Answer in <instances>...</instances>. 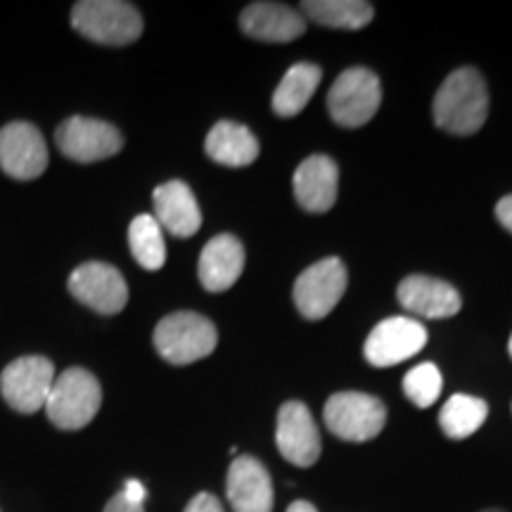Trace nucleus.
Wrapping results in <instances>:
<instances>
[{"instance_id": "1", "label": "nucleus", "mask_w": 512, "mask_h": 512, "mask_svg": "<svg viewBox=\"0 0 512 512\" xmlns=\"http://www.w3.org/2000/svg\"><path fill=\"white\" fill-rule=\"evenodd\" d=\"M489 117V91L482 74L472 67H460L434 95V121L453 136H472Z\"/></svg>"}, {"instance_id": "2", "label": "nucleus", "mask_w": 512, "mask_h": 512, "mask_svg": "<svg viewBox=\"0 0 512 512\" xmlns=\"http://www.w3.org/2000/svg\"><path fill=\"white\" fill-rule=\"evenodd\" d=\"M72 27L102 46H128L143 34V17L124 0H81L72 8Z\"/></svg>"}, {"instance_id": "3", "label": "nucleus", "mask_w": 512, "mask_h": 512, "mask_svg": "<svg viewBox=\"0 0 512 512\" xmlns=\"http://www.w3.org/2000/svg\"><path fill=\"white\" fill-rule=\"evenodd\" d=\"M98 377L83 368H69L57 377L46 401V413L57 430H83L100 411Z\"/></svg>"}, {"instance_id": "4", "label": "nucleus", "mask_w": 512, "mask_h": 512, "mask_svg": "<svg viewBox=\"0 0 512 512\" xmlns=\"http://www.w3.org/2000/svg\"><path fill=\"white\" fill-rule=\"evenodd\" d=\"M219 344V332L209 318L192 311H178L159 320L155 328V347L164 361L174 366L207 358Z\"/></svg>"}, {"instance_id": "5", "label": "nucleus", "mask_w": 512, "mask_h": 512, "mask_svg": "<svg viewBox=\"0 0 512 512\" xmlns=\"http://www.w3.org/2000/svg\"><path fill=\"white\" fill-rule=\"evenodd\" d=\"M382 88L375 72L366 67H351L337 76L328 93V112L335 124L358 128L368 124L380 110Z\"/></svg>"}, {"instance_id": "6", "label": "nucleus", "mask_w": 512, "mask_h": 512, "mask_svg": "<svg viewBox=\"0 0 512 512\" xmlns=\"http://www.w3.org/2000/svg\"><path fill=\"white\" fill-rule=\"evenodd\" d=\"M323 418L335 437L361 444V441L375 439L384 430L387 408L377 396L363 392H339L332 394L325 403Z\"/></svg>"}, {"instance_id": "7", "label": "nucleus", "mask_w": 512, "mask_h": 512, "mask_svg": "<svg viewBox=\"0 0 512 512\" xmlns=\"http://www.w3.org/2000/svg\"><path fill=\"white\" fill-rule=\"evenodd\" d=\"M55 384V366L46 356H22L0 375V394L12 411L31 415L46 408Z\"/></svg>"}, {"instance_id": "8", "label": "nucleus", "mask_w": 512, "mask_h": 512, "mask_svg": "<svg viewBox=\"0 0 512 512\" xmlns=\"http://www.w3.org/2000/svg\"><path fill=\"white\" fill-rule=\"evenodd\" d=\"M347 285V266L337 256H328L299 275L294 283V304L304 318L320 320L339 304V299L347 292Z\"/></svg>"}, {"instance_id": "9", "label": "nucleus", "mask_w": 512, "mask_h": 512, "mask_svg": "<svg viewBox=\"0 0 512 512\" xmlns=\"http://www.w3.org/2000/svg\"><path fill=\"white\" fill-rule=\"evenodd\" d=\"M57 147L74 162L91 164L114 157L124 147V136L112 124L88 117L64 119L55 133Z\"/></svg>"}, {"instance_id": "10", "label": "nucleus", "mask_w": 512, "mask_h": 512, "mask_svg": "<svg viewBox=\"0 0 512 512\" xmlns=\"http://www.w3.org/2000/svg\"><path fill=\"white\" fill-rule=\"evenodd\" d=\"M427 344V330L420 320L396 316L375 325L366 339V361L375 368H392L413 358Z\"/></svg>"}, {"instance_id": "11", "label": "nucleus", "mask_w": 512, "mask_h": 512, "mask_svg": "<svg viewBox=\"0 0 512 512\" xmlns=\"http://www.w3.org/2000/svg\"><path fill=\"white\" fill-rule=\"evenodd\" d=\"M69 292L95 313L114 316L128 302V285L117 268L102 261H88L69 275Z\"/></svg>"}, {"instance_id": "12", "label": "nucleus", "mask_w": 512, "mask_h": 512, "mask_svg": "<svg viewBox=\"0 0 512 512\" xmlns=\"http://www.w3.org/2000/svg\"><path fill=\"white\" fill-rule=\"evenodd\" d=\"M48 166V145L27 121H12L0 131V169L15 181H34Z\"/></svg>"}, {"instance_id": "13", "label": "nucleus", "mask_w": 512, "mask_h": 512, "mask_svg": "<svg viewBox=\"0 0 512 512\" xmlns=\"http://www.w3.org/2000/svg\"><path fill=\"white\" fill-rule=\"evenodd\" d=\"M280 456L297 467H311L320 458V432L316 420L302 401L283 403L275 427Z\"/></svg>"}, {"instance_id": "14", "label": "nucleus", "mask_w": 512, "mask_h": 512, "mask_svg": "<svg viewBox=\"0 0 512 512\" xmlns=\"http://www.w3.org/2000/svg\"><path fill=\"white\" fill-rule=\"evenodd\" d=\"M228 503L233 512H273L271 475L261 460L238 456L228 470Z\"/></svg>"}, {"instance_id": "15", "label": "nucleus", "mask_w": 512, "mask_h": 512, "mask_svg": "<svg viewBox=\"0 0 512 512\" xmlns=\"http://www.w3.org/2000/svg\"><path fill=\"white\" fill-rule=\"evenodd\" d=\"M245 271V247L235 235H216L204 245L197 275L207 292H226L240 280Z\"/></svg>"}, {"instance_id": "16", "label": "nucleus", "mask_w": 512, "mask_h": 512, "mask_svg": "<svg viewBox=\"0 0 512 512\" xmlns=\"http://www.w3.org/2000/svg\"><path fill=\"white\" fill-rule=\"evenodd\" d=\"M294 197L311 214H325L335 207L339 169L330 157L311 155L294 171Z\"/></svg>"}, {"instance_id": "17", "label": "nucleus", "mask_w": 512, "mask_h": 512, "mask_svg": "<svg viewBox=\"0 0 512 512\" xmlns=\"http://www.w3.org/2000/svg\"><path fill=\"white\" fill-rule=\"evenodd\" d=\"M396 294L403 309L422 318H451L463 306L456 287L430 275H408L401 280Z\"/></svg>"}, {"instance_id": "18", "label": "nucleus", "mask_w": 512, "mask_h": 512, "mask_svg": "<svg viewBox=\"0 0 512 512\" xmlns=\"http://www.w3.org/2000/svg\"><path fill=\"white\" fill-rule=\"evenodd\" d=\"M240 27L249 38L266 43H290L304 36L306 22L302 12L280 3H252L242 10Z\"/></svg>"}, {"instance_id": "19", "label": "nucleus", "mask_w": 512, "mask_h": 512, "mask_svg": "<svg viewBox=\"0 0 512 512\" xmlns=\"http://www.w3.org/2000/svg\"><path fill=\"white\" fill-rule=\"evenodd\" d=\"M155 219L162 230H169L176 238H190L202 226V211L192 190L183 181H169L159 185L152 195Z\"/></svg>"}, {"instance_id": "20", "label": "nucleus", "mask_w": 512, "mask_h": 512, "mask_svg": "<svg viewBox=\"0 0 512 512\" xmlns=\"http://www.w3.org/2000/svg\"><path fill=\"white\" fill-rule=\"evenodd\" d=\"M204 150H207V155L216 164L240 169V166L256 162V157H259V140H256L247 126L235 124V121H219L209 131Z\"/></svg>"}, {"instance_id": "21", "label": "nucleus", "mask_w": 512, "mask_h": 512, "mask_svg": "<svg viewBox=\"0 0 512 512\" xmlns=\"http://www.w3.org/2000/svg\"><path fill=\"white\" fill-rule=\"evenodd\" d=\"M320 79H323V72H320L318 64L311 62H299L290 67L283 76V81L278 83L273 93V112L278 117H294L309 105V100L316 93L320 86Z\"/></svg>"}, {"instance_id": "22", "label": "nucleus", "mask_w": 512, "mask_h": 512, "mask_svg": "<svg viewBox=\"0 0 512 512\" xmlns=\"http://www.w3.org/2000/svg\"><path fill=\"white\" fill-rule=\"evenodd\" d=\"M302 10L320 27L349 31L363 29L373 22L375 15L373 5L363 0H306Z\"/></svg>"}, {"instance_id": "23", "label": "nucleus", "mask_w": 512, "mask_h": 512, "mask_svg": "<svg viewBox=\"0 0 512 512\" xmlns=\"http://www.w3.org/2000/svg\"><path fill=\"white\" fill-rule=\"evenodd\" d=\"M489 415V403L470 394H453L439 413V425L446 437L467 439L472 437Z\"/></svg>"}, {"instance_id": "24", "label": "nucleus", "mask_w": 512, "mask_h": 512, "mask_svg": "<svg viewBox=\"0 0 512 512\" xmlns=\"http://www.w3.org/2000/svg\"><path fill=\"white\" fill-rule=\"evenodd\" d=\"M128 245H131L133 259H136L145 271H159V268L164 266V233L155 216L140 214L131 221V228H128Z\"/></svg>"}, {"instance_id": "25", "label": "nucleus", "mask_w": 512, "mask_h": 512, "mask_svg": "<svg viewBox=\"0 0 512 512\" xmlns=\"http://www.w3.org/2000/svg\"><path fill=\"white\" fill-rule=\"evenodd\" d=\"M441 387H444V377H441V370L434 363L415 366L403 377V394L418 408H430L439 399Z\"/></svg>"}, {"instance_id": "26", "label": "nucleus", "mask_w": 512, "mask_h": 512, "mask_svg": "<svg viewBox=\"0 0 512 512\" xmlns=\"http://www.w3.org/2000/svg\"><path fill=\"white\" fill-rule=\"evenodd\" d=\"M185 512H226V510H223V505H221V501L216 496L197 494L188 503V508H185Z\"/></svg>"}, {"instance_id": "27", "label": "nucleus", "mask_w": 512, "mask_h": 512, "mask_svg": "<svg viewBox=\"0 0 512 512\" xmlns=\"http://www.w3.org/2000/svg\"><path fill=\"white\" fill-rule=\"evenodd\" d=\"M105 512H145V510H143V505L128 501V498L119 491V494L105 505Z\"/></svg>"}, {"instance_id": "28", "label": "nucleus", "mask_w": 512, "mask_h": 512, "mask_svg": "<svg viewBox=\"0 0 512 512\" xmlns=\"http://www.w3.org/2000/svg\"><path fill=\"white\" fill-rule=\"evenodd\" d=\"M496 219L505 230H508V233H512V195H505L503 200H498Z\"/></svg>"}, {"instance_id": "29", "label": "nucleus", "mask_w": 512, "mask_h": 512, "mask_svg": "<svg viewBox=\"0 0 512 512\" xmlns=\"http://www.w3.org/2000/svg\"><path fill=\"white\" fill-rule=\"evenodd\" d=\"M121 494H124L128 501H133V503H140L143 505L145 503V498H147V491H145V486L138 482V479H128V482L124 484V491H121Z\"/></svg>"}, {"instance_id": "30", "label": "nucleus", "mask_w": 512, "mask_h": 512, "mask_svg": "<svg viewBox=\"0 0 512 512\" xmlns=\"http://www.w3.org/2000/svg\"><path fill=\"white\" fill-rule=\"evenodd\" d=\"M285 512H318L316 505H311L309 501H294L290 503V508H287Z\"/></svg>"}, {"instance_id": "31", "label": "nucleus", "mask_w": 512, "mask_h": 512, "mask_svg": "<svg viewBox=\"0 0 512 512\" xmlns=\"http://www.w3.org/2000/svg\"><path fill=\"white\" fill-rule=\"evenodd\" d=\"M508 349H510V356H512V335H510V344H508Z\"/></svg>"}, {"instance_id": "32", "label": "nucleus", "mask_w": 512, "mask_h": 512, "mask_svg": "<svg viewBox=\"0 0 512 512\" xmlns=\"http://www.w3.org/2000/svg\"><path fill=\"white\" fill-rule=\"evenodd\" d=\"M484 512H503V510H494V508H491V510H484Z\"/></svg>"}]
</instances>
